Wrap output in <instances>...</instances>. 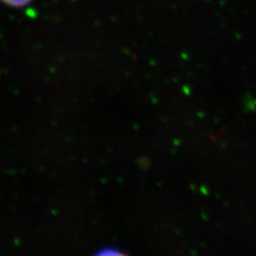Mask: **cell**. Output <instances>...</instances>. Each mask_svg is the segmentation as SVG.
I'll return each instance as SVG.
<instances>
[{
	"label": "cell",
	"instance_id": "1",
	"mask_svg": "<svg viewBox=\"0 0 256 256\" xmlns=\"http://www.w3.org/2000/svg\"><path fill=\"white\" fill-rule=\"evenodd\" d=\"M4 4L10 6V7H16V8H21L30 3L32 0H0Z\"/></svg>",
	"mask_w": 256,
	"mask_h": 256
}]
</instances>
